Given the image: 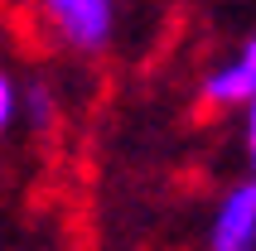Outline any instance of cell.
I'll return each instance as SVG.
<instances>
[{
    "label": "cell",
    "instance_id": "cell-3",
    "mask_svg": "<svg viewBox=\"0 0 256 251\" xmlns=\"http://www.w3.org/2000/svg\"><path fill=\"white\" fill-rule=\"evenodd\" d=\"M208 251H256V174L237 179L213 208Z\"/></svg>",
    "mask_w": 256,
    "mask_h": 251
},
{
    "label": "cell",
    "instance_id": "cell-1",
    "mask_svg": "<svg viewBox=\"0 0 256 251\" xmlns=\"http://www.w3.org/2000/svg\"><path fill=\"white\" fill-rule=\"evenodd\" d=\"M39 14L78 54H102L116 34V0H39Z\"/></svg>",
    "mask_w": 256,
    "mask_h": 251
},
{
    "label": "cell",
    "instance_id": "cell-5",
    "mask_svg": "<svg viewBox=\"0 0 256 251\" xmlns=\"http://www.w3.org/2000/svg\"><path fill=\"white\" fill-rule=\"evenodd\" d=\"M14 121H20V82L0 68V136H10Z\"/></svg>",
    "mask_w": 256,
    "mask_h": 251
},
{
    "label": "cell",
    "instance_id": "cell-6",
    "mask_svg": "<svg viewBox=\"0 0 256 251\" xmlns=\"http://www.w3.org/2000/svg\"><path fill=\"white\" fill-rule=\"evenodd\" d=\"M242 112V154H246V169L256 174V92L237 106Z\"/></svg>",
    "mask_w": 256,
    "mask_h": 251
},
{
    "label": "cell",
    "instance_id": "cell-4",
    "mask_svg": "<svg viewBox=\"0 0 256 251\" xmlns=\"http://www.w3.org/2000/svg\"><path fill=\"white\" fill-rule=\"evenodd\" d=\"M54 112H58V106H54V92H44L39 82H34V87H20V121H29V126H39V130H44V126H54Z\"/></svg>",
    "mask_w": 256,
    "mask_h": 251
},
{
    "label": "cell",
    "instance_id": "cell-2",
    "mask_svg": "<svg viewBox=\"0 0 256 251\" xmlns=\"http://www.w3.org/2000/svg\"><path fill=\"white\" fill-rule=\"evenodd\" d=\"M252 92H256V34H246V39L237 44V54H228L218 68L203 72L198 102L208 112H237Z\"/></svg>",
    "mask_w": 256,
    "mask_h": 251
}]
</instances>
